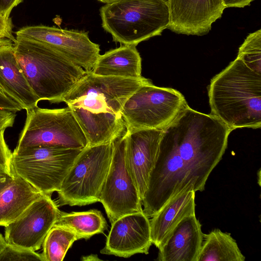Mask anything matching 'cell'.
<instances>
[{"instance_id": "12", "label": "cell", "mask_w": 261, "mask_h": 261, "mask_svg": "<svg viewBox=\"0 0 261 261\" xmlns=\"http://www.w3.org/2000/svg\"><path fill=\"white\" fill-rule=\"evenodd\" d=\"M60 210L51 196L43 195L15 221L5 227V239L11 246L36 251L55 224Z\"/></svg>"}, {"instance_id": "18", "label": "cell", "mask_w": 261, "mask_h": 261, "mask_svg": "<svg viewBox=\"0 0 261 261\" xmlns=\"http://www.w3.org/2000/svg\"><path fill=\"white\" fill-rule=\"evenodd\" d=\"M195 192H183L165 204L150 220L152 244L159 249L185 217L195 215Z\"/></svg>"}, {"instance_id": "24", "label": "cell", "mask_w": 261, "mask_h": 261, "mask_svg": "<svg viewBox=\"0 0 261 261\" xmlns=\"http://www.w3.org/2000/svg\"><path fill=\"white\" fill-rule=\"evenodd\" d=\"M249 68L261 74V30L250 34L240 47L238 57Z\"/></svg>"}, {"instance_id": "7", "label": "cell", "mask_w": 261, "mask_h": 261, "mask_svg": "<svg viewBox=\"0 0 261 261\" xmlns=\"http://www.w3.org/2000/svg\"><path fill=\"white\" fill-rule=\"evenodd\" d=\"M113 142L83 149L58 192V206H83L99 201L110 166Z\"/></svg>"}, {"instance_id": "5", "label": "cell", "mask_w": 261, "mask_h": 261, "mask_svg": "<svg viewBox=\"0 0 261 261\" xmlns=\"http://www.w3.org/2000/svg\"><path fill=\"white\" fill-rule=\"evenodd\" d=\"M102 27L115 42L137 46L169 23L167 0H114L100 9Z\"/></svg>"}, {"instance_id": "32", "label": "cell", "mask_w": 261, "mask_h": 261, "mask_svg": "<svg viewBox=\"0 0 261 261\" xmlns=\"http://www.w3.org/2000/svg\"><path fill=\"white\" fill-rule=\"evenodd\" d=\"M6 123V114L4 110L0 109V129H3Z\"/></svg>"}, {"instance_id": "17", "label": "cell", "mask_w": 261, "mask_h": 261, "mask_svg": "<svg viewBox=\"0 0 261 261\" xmlns=\"http://www.w3.org/2000/svg\"><path fill=\"white\" fill-rule=\"evenodd\" d=\"M0 91L26 111L40 101L18 63L14 44L0 46Z\"/></svg>"}, {"instance_id": "3", "label": "cell", "mask_w": 261, "mask_h": 261, "mask_svg": "<svg viewBox=\"0 0 261 261\" xmlns=\"http://www.w3.org/2000/svg\"><path fill=\"white\" fill-rule=\"evenodd\" d=\"M211 114L232 130L261 127V74L237 58L208 87Z\"/></svg>"}, {"instance_id": "15", "label": "cell", "mask_w": 261, "mask_h": 261, "mask_svg": "<svg viewBox=\"0 0 261 261\" xmlns=\"http://www.w3.org/2000/svg\"><path fill=\"white\" fill-rule=\"evenodd\" d=\"M163 133L160 129L126 130L127 163L141 200L147 191Z\"/></svg>"}, {"instance_id": "28", "label": "cell", "mask_w": 261, "mask_h": 261, "mask_svg": "<svg viewBox=\"0 0 261 261\" xmlns=\"http://www.w3.org/2000/svg\"><path fill=\"white\" fill-rule=\"evenodd\" d=\"M0 109L9 110L15 112L22 110L17 102L6 96L0 91Z\"/></svg>"}, {"instance_id": "2", "label": "cell", "mask_w": 261, "mask_h": 261, "mask_svg": "<svg viewBox=\"0 0 261 261\" xmlns=\"http://www.w3.org/2000/svg\"><path fill=\"white\" fill-rule=\"evenodd\" d=\"M142 77L126 79L87 73L62 98L83 130L87 146L112 142L126 127L122 115L124 104L142 85Z\"/></svg>"}, {"instance_id": "16", "label": "cell", "mask_w": 261, "mask_h": 261, "mask_svg": "<svg viewBox=\"0 0 261 261\" xmlns=\"http://www.w3.org/2000/svg\"><path fill=\"white\" fill-rule=\"evenodd\" d=\"M203 238L196 215L183 218L159 249L158 261H197Z\"/></svg>"}, {"instance_id": "10", "label": "cell", "mask_w": 261, "mask_h": 261, "mask_svg": "<svg viewBox=\"0 0 261 261\" xmlns=\"http://www.w3.org/2000/svg\"><path fill=\"white\" fill-rule=\"evenodd\" d=\"M125 133L113 141L112 160L99 198L111 223L124 215L143 211L127 163Z\"/></svg>"}, {"instance_id": "30", "label": "cell", "mask_w": 261, "mask_h": 261, "mask_svg": "<svg viewBox=\"0 0 261 261\" xmlns=\"http://www.w3.org/2000/svg\"><path fill=\"white\" fill-rule=\"evenodd\" d=\"M254 0H223L225 8L230 7L244 8L250 5Z\"/></svg>"}, {"instance_id": "14", "label": "cell", "mask_w": 261, "mask_h": 261, "mask_svg": "<svg viewBox=\"0 0 261 261\" xmlns=\"http://www.w3.org/2000/svg\"><path fill=\"white\" fill-rule=\"evenodd\" d=\"M169 23L167 29L180 34L203 36L221 17L223 0H167Z\"/></svg>"}, {"instance_id": "31", "label": "cell", "mask_w": 261, "mask_h": 261, "mask_svg": "<svg viewBox=\"0 0 261 261\" xmlns=\"http://www.w3.org/2000/svg\"><path fill=\"white\" fill-rule=\"evenodd\" d=\"M13 176L14 175L0 173V192L12 181Z\"/></svg>"}, {"instance_id": "6", "label": "cell", "mask_w": 261, "mask_h": 261, "mask_svg": "<svg viewBox=\"0 0 261 261\" xmlns=\"http://www.w3.org/2000/svg\"><path fill=\"white\" fill-rule=\"evenodd\" d=\"M82 149L39 145L14 149L11 168L17 175L44 195L58 192Z\"/></svg>"}, {"instance_id": "23", "label": "cell", "mask_w": 261, "mask_h": 261, "mask_svg": "<svg viewBox=\"0 0 261 261\" xmlns=\"http://www.w3.org/2000/svg\"><path fill=\"white\" fill-rule=\"evenodd\" d=\"M78 240L71 230L54 225L42 243L41 253L44 261H62L73 243Z\"/></svg>"}, {"instance_id": "27", "label": "cell", "mask_w": 261, "mask_h": 261, "mask_svg": "<svg viewBox=\"0 0 261 261\" xmlns=\"http://www.w3.org/2000/svg\"><path fill=\"white\" fill-rule=\"evenodd\" d=\"M0 39H8L14 43L16 38L12 34L11 18H6L0 13Z\"/></svg>"}, {"instance_id": "21", "label": "cell", "mask_w": 261, "mask_h": 261, "mask_svg": "<svg viewBox=\"0 0 261 261\" xmlns=\"http://www.w3.org/2000/svg\"><path fill=\"white\" fill-rule=\"evenodd\" d=\"M236 241L230 233L214 229L203 233L197 261H244Z\"/></svg>"}, {"instance_id": "11", "label": "cell", "mask_w": 261, "mask_h": 261, "mask_svg": "<svg viewBox=\"0 0 261 261\" xmlns=\"http://www.w3.org/2000/svg\"><path fill=\"white\" fill-rule=\"evenodd\" d=\"M15 34L16 38L48 45L87 72L91 71L100 55L99 45L92 42L84 31L39 25L22 28Z\"/></svg>"}, {"instance_id": "33", "label": "cell", "mask_w": 261, "mask_h": 261, "mask_svg": "<svg viewBox=\"0 0 261 261\" xmlns=\"http://www.w3.org/2000/svg\"><path fill=\"white\" fill-rule=\"evenodd\" d=\"M6 244L7 242L5 239V238L1 233H0V253L5 247Z\"/></svg>"}, {"instance_id": "25", "label": "cell", "mask_w": 261, "mask_h": 261, "mask_svg": "<svg viewBox=\"0 0 261 261\" xmlns=\"http://www.w3.org/2000/svg\"><path fill=\"white\" fill-rule=\"evenodd\" d=\"M44 261L41 254L6 244L0 253V261Z\"/></svg>"}, {"instance_id": "22", "label": "cell", "mask_w": 261, "mask_h": 261, "mask_svg": "<svg viewBox=\"0 0 261 261\" xmlns=\"http://www.w3.org/2000/svg\"><path fill=\"white\" fill-rule=\"evenodd\" d=\"M54 225L71 230L78 240H88L95 234L102 233L108 227L101 212L95 209L71 213L60 211Z\"/></svg>"}, {"instance_id": "29", "label": "cell", "mask_w": 261, "mask_h": 261, "mask_svg": "<svg viewBox=\"0 0 261 261\" xmlns=\"http://www.w3.org/2000/svg\"><path fill=\"white\" fill-rule=\"evenodd\" d=\"M23 0H0V13L6 18H9L12 9Z\"/></svg>"}, {"instance_id": "26", "label": "cell", "mask_w": 261, "mask_h": 261, "mask_svg": "<svg viewBox=\"0 0 261 261\" xmlns=\"http://www.w3.org/2000/svg\"><path fill=\"white\" fill-rule=\"evenodd\" d=\"M6 129H0V173L13 175L11 172L12 152L7 144L4 133Z\"/></svg>"}, {"instance_id": "13", "label": "cell", "mask_w": 261, "mask_h": 261, "mask_svg": "<svg viewBox=\"0 0 261 261\" xmlns=\"http://www.w3.org/2000/svg\"><path fill=\"white\" fill-rule=\"evenodd\" d=\"M149 217L143 212L124 215L111 223L101 254L128 258L147 254L152 245Z\"/></svg>"}, {"instance_id": "20", "label": "cell", "mask_w": 261, "mask_h": 261, "mask_svg": "<svg viewBox=\"0 0 261 261\" xmlns=\"http://www.w3.org/2000/svg\"><path fill=\"white\" fill-rule=\"evenodd\" d=\"M43 195L25 180L14 175L12 181L0 192V226L5 227L15 221Z\"/></svg>"}, {"instance_id": "4", "label": "cell", "mask_w": 261, "mask_h": 261, "mask_svg": "<svg viewBox=\"0 0 261 261\" xmlns=\"http://www.w3.org/2000/svg\"><path fill=\"white\" fill-rule=\"evenodd\" d=\"M14 47L18 63L39 100L61 102L87 72L43 42L16 38Z\"/></svg>"}, {"instance_id": "19", "label": "cell", "mask_w": 261, "mask_h": 261, "mask_svg": "<svg viewBox=\"0 0 261 261\" xmlns=\"http://www.w3.org/2000/svg\"><path fill=\"white\" fill-rule=\"evenodd\" d=\"M141 67L136 46L123 45L100 55L91 72L99 76L140 79Z\"/></svg>"}, {"instance_id": "34", "label": "cell", "mask_w": 261, "mask_h": 261, "mask_svg": "<svg viewBox=\"0 0 261 261\" xmlns=\"http://www.w3.org/2000/svg\"><path fill=\"white\" fill-rule=\"evenodd\" d=\"M13 42L8 39H0V46L6 45L13 44Z\"/></svg>"}, {"instance_id": "9", "label": "cell", "mask_w": 261, "mask_h": 261, "mask_svg": "<svg viewBox=\"0 0 261 261\" xmlns=\"http://www.w3.org/2000/svg\"><path fill=\"white\" fill-rule=\"evenodd\" d=\"M15 149L39 145L83 149L86 136L68 107L48 109L38 106L28 110Z\"/></svg>"}, {"instance_id": "8", "label": "cell", "mask_w": 261, "mask_h": 261, "mask_svg": "<svg viewBox=\"0 0 261 261\" xmlns=\"http://www.w3.org/2000/svg\"><path fill=\"white\" fill-rule=\"evenodd\" d=\"M188 105L184 96L171 88L142 85L126 100L122 110L126 130L164 129Z\"/></svg>"}, {"instance_id": "1", "label": "cell", "mask_w": 261, "mask_h": 261, "mask_svg": "<svg viewBox=\"0 0 261 261\" xmlns=\"http://www.w3.org/2000/svg\"><path fill=\"white\" fill-rule=\"evenodd\" d=\"M230 132L214 116L187 105L163 129L142 200L143 212L151 218L179 193L203 191L226 150Z\"/></svg>"}, {"instance_id": "35", "label": "cell", "mask_w": 261, "mask_h": 261, "mask_svg": "<svg viewBox=\"0 0 261 261\" xmlns=\"http://www.w3.org/2000/svg\"><path fill=\"white\" fill-rule=\"evenodd\" d=\"M97 1L106 4V3H109L111 1H113L114 0H97Z\"/></svg>"}]
</instances>
